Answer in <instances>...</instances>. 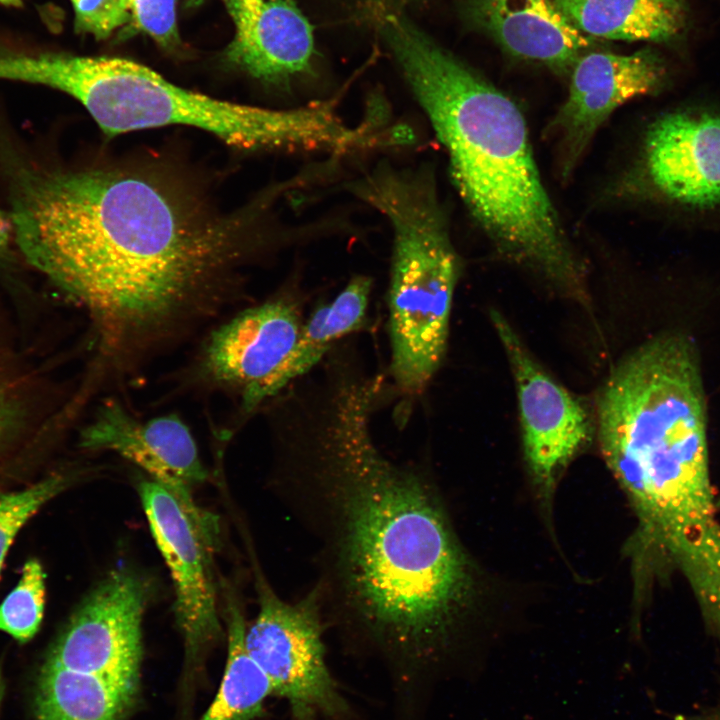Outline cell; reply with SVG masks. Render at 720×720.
I'll use <instances>...</instances> for the list:
<instances>
[{
  "instance_id": "obj_19",
  "label": "cell",
  "mask_w": 720,
  "mask_h": 720,
  "mask_svg": "<svg viewBox=\"0 0 720 720\" xmlns=\"http://www.w3.org/2000/svg\"><path fill=\"white\" fill-rule=\"evenodd\" d=\"M371 289L372 280L368 276L353 277L332 302L318 307L302 324L297 341L274 380L273 396L314 368L337 340L362 327Z\"/></svg>"
},
{
  "instance_id": "obj_14",
  "label": "cell",
  "mask_w": 720,
  "mask_h": 720,
  "mask_svg": "<svg viewBox=\"0 0 720 720\" xmlns=\"http://www.w3.org/2000/svg\"><path fill=\"white\" fill-rule=\"evenodd\" d=\"M81 446L113 451L173 489L191 491L207 479L195 440L176 415L140 421L110 401L82 431Z\"/></svg>"
},
{
  "instance_id": "obj_8",
  "label": "cell",
  "mask_w": 720,
  "mask_h": 720,
  "mask_svg": "<svg viewBox=\"0 0 720 720\" xmlns=\"http://www.w3.org/2000/svg\"><path fill=\"white\" fill-rule=\"evenodd\" d=\"M138 492L172 578L175 617L186 654L195 658L221 632L214 575L218 520L194 502L191 491L151 479L142 481Z\"/></svg>"
},
{
  "instance_id": "obj_20",
  "label": "cell",
  "mask_w": 720,
  "mask_h": 720,
  "mask_svg": "<svg viewBox=\"0 0 720 720\" xmlns=\"http://www.w3.org/2000/svg\"><path fill=\"white\" fill-rule=\"evenodd\" d=\"M228 653L221 685L201 720H252L263 714L274 687L245 646L246 623L239 603L226 597Z\"/></svg>"
},
{
  "instance_id": "obj_29",
  "label": "cell",
  "mask_w": 720,
  "mask_h": 720,
  "mask_svg": "<svg viewBox=\"0 0 720 720\" xmlns=\"http://www.w3.org/2000/svg\"><path fill=\"white\" fill-rule=\"evenodd\" d=\"M4 690H5V685H4V680H3L2 672H1V668H0V705H1L3 695H4Z\"/></svg>"
},
{
  "instance_id": "obj_6",
  "label": "cell",
  "mask_w": 720,
  "mask_h": 720,
  "mask_svg": "<svg viewBox=\"0 0 720 720\" xmlns=\"http://www.w3.org/2000/svg\"><path fill=\"white\" fill-rule=\"evenodd\" d=\"M40 83L75 98L109 136L186 125L242 149L325 150L335 137L330 107L274 110L231 103L179 87L154 70L118 57L50 52Z\"/></svg>"
},
{
  "instance_id": "obj_27",
  "label": "cell",
  "mask_w": 720,
  "mask_h": 720,
  "mask_svg": "<svg viewBox=\"0 0 720 720\" xmlns=\"http://www.w3.org/2000/svg\"><path fill=\"white\" fill-rule=\"evenodd\" d=\"M349 373H350V371L347 370V369H344V368H342V369L334 368V370L332 369L331 374H328V376H325V377H324V381L326 382L327 380H329V379H331L332 377L337 376V375L349 374ZM374 378L377 379V380L380 382V380H379L378 378H376V377H374ZM322 384H323V383H322ZM322 384H320V385H322ZM320 385H319V384L315 385V389L318 388ZM311 392H312V391H311ZM311 392H305V393H302V394H301V393H298V394L296 395V397H293V398H292V401H291L292 404H293V405H292V408L294 407V405H295L301 398L305 397L306 395L310 394ZM291 410H292V409H291Z\"/></svg>"
},
{
  "instance_id": "obj_13",
  "label": "cell",
  "mask_w": 720,
  "mask_h": 720,
  "mask_svg": "<svg viewBox=\"0 0 720 720\" xmlns=\"http://www.w3.org/2000/svg\"><path fill=\"white\" fill-rule=\"evenodd\" d=\"M642 168L650 186L682 205L720 203V114H665L647 130Z\"/></svg>"
},
{
  "instance_id": "obj_31",
  "label": "cell",
  "mask_w": 720,
  "mask_h": 720,
  "mask_svg": "<svg viewBox=\"0 0 720 720\" xmlns=\"http://www.w3.org/2000/svg\"><path fill=\"white\" fill-rule=\"evenodd\" d=\"M716 720H720V713L718 714Z\"/></svg>"
},
{
  "instance_id": "obj_4",
  "label": "cell",
  "mask_w": 720,
  "mask_h": 720,
  "mask_svg": "<svg viewBox=\"0 0 720 720\" xmlns=\"http://www.w3.org/2000/svg\"><path fill=\"white\" fill-rule=\"evenodd\" d=\"M596 427L638 521L679 525L712 507L705 396L688 336H658L621 360L600 390Z\"/></svg>"
},
{
  "instance_id": "obj_16",
  "label": "cell",
  "mask_w": 720,
  "mask_h": 720,
  "mask_svg": "<svg viewBox=\"0 0 720 720\" xmlns=\"http://www.w3.org/2000/svg\"><path fill=\"white\" fill-rule=\"evenodd\" d=\"M471 17L510 54L570 73L591 37L553 0H469Z\"/></svg>"
},
{
  "instance_id": "obj_22",
  "label": "cell",
  "mask_w": 720,
  "mask_h": 720,
  "mask_svg": "<svg viewBox=\"0 0 720 720\" xmlns=\"http://www.w3.org/2000/svg\"><path fill=\"white\" fill-rule=\"evenodd\" d=\"M9 351L0 346V456L33 421L32 382Z\"/></svg>"
},
{
  "instance_id": "obj_17",
  "label": "cell",
  "mask_w": 720,
  "mask_h": 720,
  "mask_svg": "<svg viewBox=\"0 0 720 720\" xmlns=\"http://www.w3.org/2000/svg\"><path fill=\"white\" fill-rule=\"evenodd\" d=\"M138 687L44 662L35 689V720H122Z\"/></svg>"
},
{
  "instance_id": "obj_25",
  "label": "cell",
  "mask_w": 720,
  "mask_h": 720,
  "mask_svg": "<svg viewBox=\"0 0 720 720\" xmlns=\"http://www.w3.org/2000/svg\"><path fill=\"white\" fill-rule=\"evenodd\" d=\"M130 21L164 48L178 40L176 0H128Z\"/></svg>"
},
{
  "instance_id": "obj_23",
  "label": "cell",
  "mask_w": 720,
  "mask_h": 720,
  "mask_svg": "<svg viewBox=\"0 0 720 720\" xmlns=\"http://www.w3.org/2000/svg\"><path fill=\"white\" fill-rule=\"evenodd\" d=\"M67 485L63 475H51L31 486L0 492V573L8 550L26 522Z\"/></svg>"
},
{
  "instance_id": "obj_12",
  "label": "cell",
  "mask_w": 720,
  "mask_h": 720,
  "mask_svg": "<svg viewBox=\"0 0 720 720\" xmlns=\"http://www.w3.org/2000/svg\"><path fill=\"white\" fill-rule=\"evenodd\" d=\"M302 323L296 306L275 299L248 308L216 329L203 364L218 384L238 392L246 413L273 397L274 380L291 353Z\"/></svg>"
},
{
  "instance_id": "obj_21",
  "label": "cell",
  "mask_w": 720,
  "mask_h": 720,
  "mask_svg": "<svg viewBox=\"0 0 720 720\" xmlns=\"http://www.w3.org/2000/svg\"><path fill=\"white\" fill-rule=\"evenodd\" d=\"M45 573L36 559L28 560L20 580L0 604V631L19 643L39 631L45 609Z\"/></svg>"
},
{
  "instance_id": "obj_24",
  "label": "cell",
  "mask_w": 720,
  "mask_h": 720,
  "mask_svg": "<svg viewBox=\"0 0 720 720\" xmlns=\"http://www.w3.org/2000/svg\"><path fill=\"white\" fill-rule=\"evenodd\" d=\"M75 30L96 39L109 37L130 21L128 0H70Z\"/></svg>"
},
{
  "instance_id": "obj_9",
  "label": "cell",
  "mask_w": 720,
  "mask_h": 720,
  "mask_svg": "<svg viewBox=\"0 0 720 720\" xmlns=\"http://www.w3.org/2000/svg\"><path fill=\"white\" fill-rule=\"evenodd\" d=\"M147 600L141 577L111 571L73 613L45 662L138 687Z\"/></svg>"
},
{
  "instance_id": "obj_10",
  "label": "cell",
  "mask_w": 720,
  "mask_h": 720,
  "mask_svg": "<svg viewBox=\"0 0 720 720\" xmlns=\"http://www.w3.org/2000/svg\"><path fill=\"white\" fill-rule=\"evenodd\" d=\"M490 319L512 371L524 455L536 482L550 489L591 438L592 421L580 400L551 377L497 310Z\"/></svg>"
},
{
  "instance_id": "obj_15",
  "label": "cell",
  "mask_w": 720,
  "mask_h": 720,
  "mask_svg": "<svg viewBox=\"0 0 720 720\" xmlns=\"http://www.w3.org/2000/svg\"><path fill=\"white\" fill-rule=\"evenodd\" d=\"M235 34L227 59L250 76L282 83L308 71L312 28L292 0H224Z\"/></svg>"
},
{
  "instance_id": "obj_3",
  "label": "cell",
  "mask_w": 720,
  "mask_h": 720,
  "mask_svg": "<svg viewBox=\"0 0 720 720\" xmlns=\"http://www.w3.org/2000/svg\"><path fill=\"white\" fill-rule=\"evenodd\" d=\"M381 24L447 152L458 194L496 250L585 301V267L545 189L516 103L403 16L384 12Z\"/></svg>"
},
{
  "instance_id": "obj_30",
  "label": "cell",
  "mask_w": 720,
  "mask_h": 720,
  "mask_svg": "<svg viewBox=\"0 0 720 720\" xmlns=\"http://www.w3.org/2000/svg\"><path fill=\"white\" fill-rule=\"evenodd\" d=\"M192 1H193L194 3L199 4V3H201L203 0H192Z\"/></svg>"
},
{
  "instance_id": "obj_5",
  "label": "cell",
  "mask_w": 720,
  "mask_h": 720,
  "mask_svg": "<svg viewBox=\"0 0 720 720\" xmlns=\"http://www.w3.org/2000/svg\"><path fill=\"white\" fill-rule=\"evenodd\" d=\"M348 190L393 232L388 293L390 370L402 392L421 391L447 348L460 260L432 169L379 163Z\"/></svg>"
},
{
  "instance_id": "obj_11",
  "label": "cell",
  "mask_w": 720,
  "mask_h": 720,
  "mask_svg": "<svg viewBox=\"0 0 720 720\" xmlns=\"http://www.w3.org/2000/svg\"><path fill=\"white\" fill-rule=\"evenodd\" d=\"M566 100L546 128L556 144L562 179H568L596 132L627 101L655 92L664 67L651 50L632 54L591 52L572 68Z\"/></svg>"
},
{
  "instance_id": "obj_26",
  "label": "cell",
  "mask_w": 720,
  "mask_h": 720,
  "mask_svg": "<svg viewBox=\"0 0 720 720\" xmlns=\"http://www.w3.org/2000/svg\"><path fill=\"white\" fill-rule=\"evenodd\" d=\"M14 240V230L10 214L0 209V257L5 255Z\"/></svg>"
},
{
  "instance_id": "obj_28",
  "label": "cell",
  "mask_w": 720,
  "mask_h": 720,
  "mask_svg": "<svg viewBox=\"0 0 720 720\" xmlns=\"http://www.w3.org/2000/svg\"><path fill=\"white\" fill-rule=\"evenodd\" d=\"M22 0H0V4L5 6H19Z\"/></svg>"
},
{
  "instance_id": "obj_2",
  "label": "cell",
  "mask_w": 720,
  "mask_h": 720,
  "mask_svg": "<svg viewBox=\"0 0 720 720\" xmlns=\"http://www.w3.org/2000/svg\"><path fill=\"white\" fill-rule=\"evenodd\" d=\"M9 214L25 258L88 310L112 349L209 312L245 251L242 215L218 214L150 169L30 172Z\"/></svg>"
},
{
  "instance_id": "obj_1",
  "label": "cell",
  "mask_w": 720,
  "mask_h": 720,
  "mask_svg": "<svg viewBox=\"0 0 720 720\" xmlns=\"http://www.w3.org/2000/svg\"><path fill=\"white\" fill-rule=\"evenodd\" d=\"M376 403L347 390L301 421L287 447L296 504L322 542V595L384 648L424 657L465 616L474 577L424 473L377 448Z\"/></svg>"
},
{
  "instance_id": "obj_18",
  "label": "cell",
  "mask_w": 720,
  "mask_h": 720,
  "mask_svg": "<svg viewBox=\"0 0 720 720\" xmlns=\"http://www.w3.org/2000/svg\"><path fill=\"white\" fill-rule=\"evenodd\" d=\"M584 34L624 41L663 42L685 23L684 0H553Z\"/></svg>"
},
{
  "instance_id": "obj_7",
  "label": "cell",
  "mask_w": 720,
  "mask_h": 720,
  "mask_svg": "<svg viewBox=\"0 0 720 720\" xmlns=\"http://www.w3.org/2000/svg\"><path fill=\"white\" fill-rule=\"evenodd\" d=\"M259 608L246 625L245 646L274 687L287 700L293 720L318 715L344 718L348 704L326 661L323 642V599L319 586L302 599H281L259 577Z\"/></svg>"
}]
</instances>
